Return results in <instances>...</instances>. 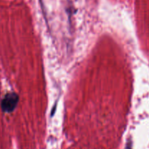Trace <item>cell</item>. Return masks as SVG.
Returning a JSON list of instances; mask_svg holds the SVG:
<instances>
[{
	"label": "cell",
	"mask_w": 149,
	"mask_h": 149,
	"mask_svg": "<svg viewBox=\"0 0 149 149\" xmlns=\"http://www.w3.org/2000/svg\"><path fill=\"white\" fill-rule=\"evenodd\" d=\"M18 95L15 92L7 93L1 100V109L4 112H11L15 109L18 103Z\"/></svg>",
	"instance_id": "obj_1"
}]
</instances>
